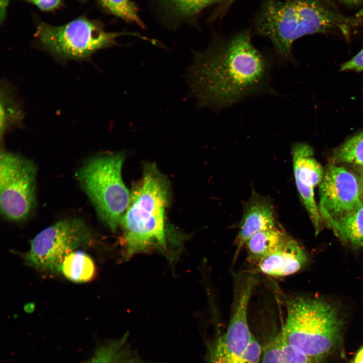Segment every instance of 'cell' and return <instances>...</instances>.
Here are the masks:
<instances>
[{"mask_svg": "<svg viewBox=\"0 0 363 363\" xmlns=\"http://www.w3.org/2000/svg\"><path fill=\"white\" fill-rule=\"evenodd\" d=\"M43 11L53 10L60 5L62 0H28Z\"/></svg>", "mask_w": 363, "mask_h": 363, "instance_id": "d4e9b609", "label": "cell"}, {"mask_svg": "<svg viewBox=\"0 0 363 363\" xmlns=\"http://www.w3.org/2000/svg\"><path fill=\"white\" fill-rule=\"evenodd\" d=\"M314 360L295 347L287 344L281 333L265 345L261 363H314Z\"/></svg>", "mask_w": 363, "mask_h": 363, "instance_id": "e0dca14e", "label": "cell"}, {"mask_svg": "<svg viewBox=\"0 0 363 363\" xmlns=\"http://www.w3.org/2000/svg\"><path fill=\"white\" fill-rule=\"evenodd\" d=\"M92 237L91 230L81 219H62L38 233L23 258L28 265L37 270L58 272L65 257L88 245Z\"/></svg>", "mask_w": 363, "mask_h": 363, "instance_id": "ba28073f", "label": "cell"}, {"mask_svg": "<svg viewBox=\"0 0 363 363\" xmlns=\"http://www.w3.org/2000/svg\"><path fill=\"white\" fill-rule=\"evenodd\" d=\"M252 36L244 30L194 53L190 83L200 106L220 110L247 97L271 93L272 60L254 45Z\"/></svg>", "mask_w": 363, "mask_h": 363, "instance_id": "6da1fadb", "label": "cell"}, {"mask_svg": "<svg viewBox=\"0 0 363 363\" xmlns=\"http://www.w3.org/2000/svg\"><path fill=\"white\" fill-rule=\"evenodd\" d=\"M9 0L0 1V20L2 22L6 17V10Z\"/></svg>", "mask_w": 363, "mask_h": 363, "instance_id": "484cf974", "label": "cell"}, {"mask_svg": "<svg viewBox=\"0 0 363 363\" xmlns=\"http://www.w3.org/2000/svg\"><path fill=\"white\" fill-rule=\"evenodd\" d=\"M308 261V256L305 249L287 235L273 251L257 264L261 273L279 277L295 273L306 266Z\"/></svg>", "mask_w": 363, "mask_h": 363, "instance_id": "7c38bea8", "label": "cell"}, {"mask_svg": "<svg viewBox=\"0 0 363 363\" xmlns=\"http://www.w3.org/2000/svg\"><path fill=\"white\" fill-rule=\"evenodd\" d=\"M169 183L156 165H144L141 178L133 186L121 225L124 257L153 248H167L165 210Z\"/></svg>", "mask_w": 363, "mask_h": 363, "instance_id": "3957f363", "label": "cell"}, {"mask_svg": "<svg viewBox=\"0 0 363 363\" xmlns=\"http://www.w3.org/2000/svg\"><path fill=\"white\" fill-rule=\"evenodd\" d=\"M96 271L94 262L88 254L75 250L65 257L58 272L72 282L84 283L91 281Z\"/></svg>", "mask_w": 363, "mask_h": 363, "instance_id": "2e32d148", "label": "cell"}, {"mask_svg": "<svg viewBox=\"0 0 363 363\" xmlns=\"http://www.w3.org/2000/svg\"><path fill=\"white\" fill-rule=\"evenodd\" d=\"M252 281L238 284L234 311L224 334L209 346V363H242L253 335L249 329L247 312L255 286Z\"/></svg>", "mask_w": 363, "mask_h": 363, "instance_id": "9c48e42d", "label": "cell"}, {"mask_svg": "<svg viewBox=\"0 0 363 363\" xmlns=\"http://www.w3.org/2000/svg\"><path fill=\"white\" fill-rule=\"evenodd\" d=\"M126 35L149 40L136 33L107 32L85 18L57 26L41 22L35 35L41 48L56 60L65 63L88 60L98 50L117 45L116 38Z\"/></svg>", "mask_w": 363, "mask_h": 363, "instance_id": "8992f818", "label": "cell"}, {"mask_svg": "<svg viewBox=\"0 0 363 363\" xmlns=\"http://www.w3.org/2000/svg\"><path fill=\"white\" fill-rule=\"evenodd\" d=\"M36 173L33 161L16 153L1 152V211L8 220H24L34 210Z\"/></svg>", "mask_w": 363, "mask_h": 363, "instance_id": "52a82bcc", "label": "cell"}, {"mask_svg": "<svg viewBox=\"0 0 363 363\" xmlns=\"http://www.w3.org/2000/svg\"><path fill=\"white\" fill-rule=\"evenodd\" d=\"M276 227L275 210L270 199L253 192L244 207L236 237V252L253 235Z\"/></svg>", "mask_w": 363, "mask_h": 363, "instance_id": "4fadbf2b", "label": "cell"}, {"mask_svg": "<svg viewBox=\"0 0 363 363\" xmlns=\"http://www.w3.org/2000/svg\"><path fill=\"white\" fill-rule=\"evenodd\" d=\"M328 226L343 243L355 248H363V203L332 220Z\"/></svg>", "mask_w": 363, "mask_h": 363, "instance_id": "5bb4252c", "label": "cell"}, {"mask_svg": "<svg viewBox=\"0 0 363 363\" xmlns=\"http://www.w3.org/2000/svg\"><path fill=\"white\" fill-rule=\"evenodd\" d=\"M291 149L296 187L317 234L321 229L323 220L315 199L314 189L322 181L325 171L314 158L309 145L296 143Z\"/></svg>", "mask_w": 363, "mask_h": 363, "instance_id": "8fae6325", "label": "cell"}, {"mask_svg": "<svg viewBox=\"0 0 363 363\" xmlns=\"http://www.w3.org/2000/svg\"><path fill=\"white\" fill-rule=\"evenodd\" d=\"M340 71H363V48L351 59L342 64Z\"/></svg>", "mask_w": 363, "mask_h": 363, "instance_id": "cb8c5ba5", "label": "cell"}, {"mask_svg": "<svg viewBox=\"0 0 363 363\" xmlns=\"http://www.w3.org/2000/svg\"><path fill=\"white\" fill-rule=\"evenodd\" d=\"M353 363H363V347L356 354Z\"/></svg>", "mask_w": 363, "mask_h": 363, "instance_id": "83f0119b", "label": "cell"}, {"mask_svg": "<svg viewBox=\"0 0 363 363\" xmlns=\"http://www.w3.org/2000/svg\"><path fill=\"white\" fill-rule=\"evenodd\" d=\"M287 235L277 227L253 235L245 245L249 260L257 264L273 251Z\"/></svg>", "mask_w": 363, "mask_h": 363, "instance_id": "ac0fdd59", "label": "cell"}, {"mask_svg": "<svg viewBox=\"0 0 363 363\" xmlns=\"http://www.w3.org/2000/svg\"><path fill=\"white\" fill-rule=\"evenodd\" d=\"M337 164H348L363 170V131L354 135L340 146L333 157Z\"/></svg>", "mask_w": 363, "mask_h": 363, "instance_id": "44dd1931", "label": "cell"}, {"mask_svg": "<svg viewBox=\"0 0 363 363\" xmlns=\"http://www.w3.org/2000/svg\"><path fill=\"white\" fill-rule=\"evenodd\" d=\"M218 0H160L165 13L177 21L197 16L205 8Z\"/></svg>", "mask_w": 363, "mask_h": 363, "instance_id": "ffe728a7", "label": "cell"}, {"mask_svg": "<svg viewBox=\"0 0 363 363\" xmlns=\"http://www.w3.org/2000/svg\"><path fill=\"white\" fill-rule=\"evenodd\" d=\"M346 4L355 7L363 8V0H341Z\"/></svg>", "mask_w": 363, "mask_h": 363, "instance_id": "4316f807", "label": "cell"}, {"mask_svg": "<svg viewBox=\"0 0 363 363\" xmlns=\"http://www.w3.org/2000/svg\"><path fill=\"white\" fill-rule=\"evenodd\" d=\"M102 6L112 14L145 28L139 14L138 9L131 0H100Z\"/></svg>", "mask_w": 363, "mask_h": 363, "instance_id": "7402d4cb", "label": "cell"}, {"mask_svg": "<svg viewBox=\"0 0 363 363\" xmlns=\"http://www.w3.org/2000/svg\"><path fill=\"white\" fill-rule=\"evenodd\" d=\"M319 186V209L327 225L363 203L358 177L337 163L328 166Z\"/></svg>", "mask_w": 363, "mask_h": 363, "instance_id": "30bf717a", "label": "cell"}, {"mask_svg": "<svg viewBox=\"0 0 363 363\" xmlns=\"http://www.w3.org/2000/svg\"><path fill=\"white\" fill-rule=\"evenodd\" d=\"M360 18L340 13L330 0H266L254 20V31L268 38L277 58L293 59L297 39L317 33L337 32L348 37Z\"/></svg>", "mask_w": 363, "mask_h": 363, "instance_id": "7a4b0ae2", "label": "cell"}, {"mask_svg": "<svg viewBox=\"0 0 363 363\" xmlns=\"http://www.w3.org/2000/svg\"><path fill=\"white\" fill-rule=\"evenodd\" d=\"M281 334L285 343L314 361L329 353L339 342L343 319L338 305L319 297L294 296L286 301Z\"/></svg>", "mask_w": 363, "mask_h": 363, "instance_id": "277c9868", "label": "cell"}, {"mask_svg": "<svg viewBox=\"0 0 363 363\" xmlns=\"http://www.w3.org/2000/svg\"><path fill=\"white\" fill-rule=\"evenodd\" d=\"M261 354V346L253 335L243 363H259Z\"/></svg>", "mask_w": 363, "mask_h": 363, "instance_id": "603a6c76", "label": "cell"}, {"mask_svg": "<svg viewBox=\"0 0 363 363\" xmlns=\"http://www.w3.org/2000/svg\"><path fill=\"white\" fill-rule=\"evenodd\" d=\"M129 335L103 343L85 363H144L131 346Z\"/></svg>", "mask_w": 363, "mask_h": 363, "instance_id": "9a60e30c", "label": "cell"}, {"mask_svg": "<svg viewBox=\"0 0 363 363\" xmlns=\"http://www.w3.org/2000/svg\"><path fill=\"white\" fill-rule=\"evenodd\" d=\"M124 159L121 153L98 155L77 172L80 185L99 218L113 231L121 225L130 197L122 177Z\"/></svg>", "mask_w": 363, "mask_h": 363, "instance_id": "5b68a950", "label": "cell"}, {"mask_svg": "<svg viewBox=\"0 0 363 363\" xmlns=\"http://www.w3.org/2000/svg\"><path fill=\"white\" fill-rule=\"evenodd\" d=\"M358 172L359 173L358 177L360 183L361 198L363 201V170H358Z\"/></svg>", "mask_w": 363, "mask_h": 363, "instance_id": "f1b7e54d", "label": "cell"}, {"mask_svg": "<svg viewBox=\"0 0 363 363\" xmlns=\"http://www.w3.org/2000/svg\"><path fill=\"white\" fill-rule=\"evenodd\" d=\"M24 114L13 90L4 82L1 89V135L10 128L21 125Z\"/></svg>", "mask_w": 363, "mask_h": 363, "instance_id": "d6986e66", "label": "cell"}]
</instances>
